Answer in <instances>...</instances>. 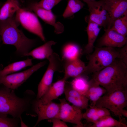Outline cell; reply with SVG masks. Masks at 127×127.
Segmentation results:
<instances>
[{"label": "cell", "mask_w": 127, "mask_h": 127, "mask_svg": "<svg viewBox=\"0 0 127 127\" xmlns=\"http://www.w3.org/2000/svg\"><path fill=\"white\" fill-rule=\"evenodd\" d=\"M63 60H69L79 58L81 53V49L77 44L69 43L66 44L62 50Z\"/></svg>", "instance_id": "23"}, {"label": "cell", "mask_w": 127, "mask_h": 127, "mask_svg": "<svg viewBox=\"0 0 127 127\" xmlns=\"http://www.w3.org/2000/svg\"><path fill=\"white\" fill-rule=\"evenodd\" d=\"M20 7L18 0H7L0 9V20L13 16Z\"/></svg>", "instance_id": "21"}, {"label": "cell", "mask_w": 127, "mask_h": 127, "mask_svg": "<svg viewBox=\"0 0 127 127\" xmlns=\"http://www.w3.org/2000/svg\"><path fill=\"white\" fill-rule=\"evenodd\" d=\"M62 0H41L37 3L38 6L48 10H51L55 6Z\"/></svg>", "instance_id": "30"}, {"label": "cell", "mask_w": 127, "mask_h": 127, "mask_svg": "<svg viewBox=\"0 0 127 127\" xmlns=\"http://www.w3.org/2000/svg\"><path fill=\"white\" fill-rule=\"evenodd\" d=\"M104 34L99 41V47L122 48L127 44L126 36L121 35L110 28L104 29Z\"/></svg>", "instance_id": "14"}, {"label": "cell", "mask_w": 127, "mask_h": 127, "mask_svg": "<svg viewBox=\"0 0 127 127\" xmlns=\"http://www.w3.org/2000/svg\"><path fill=\"white\" fill-rule=\"evenodd\" d=\"M33 12L20 7L16 12V19L25 29L45 41V39L41 25L37 16Z\"/></svg>", "instance_id": "8"}, {"label": "cell", "mask_w": 127, "mask_h": 127, "mask_svg": "<svg viewBox=\"0 0 127 127\" xmlns=\"http://www.w3.org/2000/svg\"><path fill=\"white\" fill-rule=\"evenodd\" d=\"M56 43L53 41H49L26 54L24 56H31L38 59H48L54 52L52 46Z\"/></svg>", "instance_id": "19"}, {"label": "cell", "mask_w": 127, "mask_h": 127, "mask_svg": "<svg viewBox=\"0 0 127 127\" xmlns=\"http://www.w3.org/2000/svg\"><path fill=\"white\" fill-rule=\"evenodd\" d=\"M85 3L87 1H95L96 0H82Z\"/></svg>", "instance_id": "34"}, {"label": "cell", "mask_w": 127, "mask_h": 127, "mask_svg": "<svg viewBox=\"0 0 127 127\" xmlns=\"http://www.w3.org/2000/svg\"><path fill=\"white\" fill-rule=\"evenodd\" d=\"M72 87L80 94L84 95L89 86V82L83 75L75 78L71 84Z\"/></svg>", "instance_id": "26"}, {"label": "cell", "mask_w": 127, "mask_h": 127, "mask_svg": "<svg viewBox=\"0 0 127 127\" xmlns=\"http://www.w3.org/2000/svg\"><path fill=\"white\" fill-rule=\"evenodd\" d=\"M48 121L53 123V127H67L68 126L64 122L57 118H53L48 119Z\"/></svg>", "instance_id": "31"}, {"label": "cell", "mask_w": 127, "mask_h": 127, "mask_svg": "<svg viewBox=\"0 0 127 127\" xmlns=\"http://www.w3.org/2000/svg\"><path fill=\"white\" fill-rule=\"evenodd\" d=\"M19 24L14 15L0 20V36L3 44L14 46L16 49V53L24 56L34 46L35 40L25 36L18 28Z\"/></svg>", "instance_id": "3"}, {"label": "cell", "mask_w": 127, "mask_h": 127, "mask_svg": "<svg viewBox=\"0 0 127 127\" xmlns=\"http://www.w3.org/2000/svg\"><path fill=\"white\" fill-rule=\"evenodd\" d=\"M8 115L0 113V127H17L20 118L8 117Z\"/></svg>", "instance_id": "29"}, {"label": "cell", "mask_w": 127, "mask_h": 127, "mask_svg": "<svg viewBox=\"0 0 127 127\" xmlns=\"http://www.w3.org/2000/svg\"><path fill=\"white\" fill-rule=\"evenodd\" d=\"M32 65V60L29 58L15 62L9 64L3 69L0 72V75L9 74Z\"/></svg>", "instance_id": "22"}, {"label": "cell", "mask_w": 127, "mask_h": 127, "mask_svg": "<svg viewBox=\"0 0 127 127\" xmlns=\"http://www.w3.org/2000/svg\"><path fill=\"white\" fill-rule=\"evenodd\" d=\"M89 15L86 18L87 21L92 22L104 29L108 27L110 22L109 15L104 8L101 0L87 1Z\"/></svg>", "instance_id": "10"}, {"label": "cell", "mask_w": 127, "mask_h": 127, "mask_svg": "<svg viewBox=\"0 0 127 127\" xmlns=\"http://www.w3.org/2000/svg\"><path fill=\"white\" fill-rule=\"evenodd\" d=\"M48 60V67L38 86L37 99L42 96L52 84L54 73L64 71V61L57 54L53 52Z\"/></svg>", "instance_id": "6"}, {"label": "cell", "mask_w": 127, "mask_h": 127, "mask_svg": "<svg viewBox=\"0 0 127 127\" xmlns=\"http://www.w3.org/2000/svg\"><path fill=\"white\" fill-rule=\"evenodd\" d=\"M119 58L126 65H127V44L122 47L119 50Z\"/></svg>", "instance_id": "32"}, {"label": "cell", "mask_w": 127, "mask_h": 127, "mask_svg": "<svg viewBox=\"0 0 127 127\" xmlns=\"http://www.w3.org/2000/svg\"><path fill=\"white\" fill-rule=\"evenodd\" d=\"M119 50L115 48L96 47L94 52L89 55L88 63L86 66L83 75L93 73L109 66L119 58Z\"/></svg>", "instance_id": "4"}, {"label": "cell", "mask_w": 127, "mask_h": 127, "mask_svg": "<svg viewBox=\"0 0 127 127\" xmlns=\"http://www.w3.org/2000/svg\"><path fill=\"white\" fill-rule=\"evenodd\" d=\"M58 99L60 102V107L58 118L65 122L75 124L77 127H83L84 125L81 121L83 114L81 110L69 104L65 99Z\"/></svg>", "instance_id": "11"}, {"label": "cell", "mask_w": 127, "mask_h": 127, "mask_svg": "<svg viewBox=\"0 0 127 127\" xmlns=\"http://www.w3.org/2000/svg\"><path fill=\"white\" fill-rule=\"evenodd\" d=\"M14 90L4 86L0 88V113L20 118L24 112L29 111L35 96L32 90H27L20 97L17 96Z\"/></svg>", "instance_id": "2"}, {"label": "cell", "mask_w": 127, "mask_h": 127, "mask_svg": "<svg viewBox=\"0 0 127 127\" xmlns=\"http://www.w3.org/2000/svg\"><path fill=\"white\" fill-rule=\"evenodd\" d=\"M90 127H127V124L118 121L110 115L103 117L92 124L88 126Z\"/></svg>", "instance_id": "24"}, {"label": "cell", "mask_w": 127, "mask_h": 127, "mask_svg": "<svg viewBox=\"0 0 127 127\" xmlns=\"http://www.w3.org/2000/svg\"><path fill=\"white\" fill-rule=\"evenodd\" d=\"M3 4V3L0 2V7L2 6Z\"/></svg>", "instance_id": "35"}, {"label": "cell", "mask_w": 127, "mask_h": 127, "mask_svg": "<svg viewBox=\"0 0 127 127\" xmlns=\"http://www.w3.org/2000/svg\"><path fill=\"white\" fill-rule=\"evenodd\" d=\"M66 80L63 78L52 83L44 95L39 99L43 104H47L57 99L64 92Z\"/></svg>", "instance_id": "17"}, {"label": "cell", "mask_w": 127, "mask_h": 127, "mask_svg": "<svg viewBox=\"0 0 127 127\" xmlns=\"http://www.w3.org/2000/svg\"><path fill=\"white\" fill-rule=\"evenodd\" d=\"M60 104L52 101L44 104L38 99H34L31 107L32 109L38 116L37 121L34 127L36 126L41 121L53 118H58L60 109Z\"/></svg>", "instance_id": "12"}, {"label": "cell", "mask_w": 127, "mask_h": 127, "mask_svg": "<svg viewBox=\"0 0 127 127\" xmlns=\"http://www.w3.org/2000/svg\"><path fill=\"white\" fill-rule=\"evenodd\" d=\"M95 106L90 107L86 109L85 112L83 114V119H85L88 123H94L100 118Z\"/></svg>", "instance_id": "28"}, {"label": "cell", "mask_w": 127, "mask_h": 127, "mask_svg": "<svg viewBox=\"0 0 127 127\" xmlns=\"http://www.w3.org/2000/svg\"><path fill=\"white\" fill-rule=\"evenodd\" d=\"M92 78L107 93L127 90V65L117 58L109 66L93 73Z\"/></svg>", "instance_id": "1"}, {"label": "cell", "mask_w": 127, "mask_h": 127, "mask_svg": "<svg viewBox=\"0 0 127 127\" xmlns=\"http://www.w3.org/2000/svg\"><path fill=\"white\" fill-rule=\"evenodd\" d=\"M39 0H26L22 1V7L28 10L34 12L46 23L52 26L55 32L57 34L62 33L64 31V26L60 22L56 21V17L51 10H48L40 7L37 5Z\"/></svg>", "instance_id": "7"}, {"label": "cell", "mask_w": 127, "mask_h": 127, "mask_svg": "<svg viewBox=\"0 0 127 127\" xmlns=\"http://www.w3.org/2000/svg\"><path fill=\"white\" fill-rule=\"evenodd\" d=\"M89 82V87L84 95L91 102L89 107H92L95 106L97 100L107 92L92 78Z\"/></svg>", "instance_id": "18"}, {"label": "cell", "mask_w": 127, "mask_h": 127, "mask_svg": "<svg viewBox=\"0 0 127 127\" xmlns=\"http://www.w3.org/2000/svg\"><path fill=\"white\" fill-rule=\"evenodd\" d=\"M87 23L86 32L88 36V42L85 47L83 52L90 54L93 52L94 44L100 32L101 28L95 23L90 21Z\"/></svg>", "instance_id": "20"}, {"label": "cell", "mask_w": 127, "mask_h": 127, "mask_svg": "<svg viewBox=\"0 0 127 127\" xmlns=\"http://www.w3.org/2000/svg\"><path fill=\"white\" fill-rule=\"evenodd\" d=\"M127 105V90H118L110 93H106L96 102L95 106L105 107L118 116L122 122L123 109Z\"/></svg>", "instance_id": "5"}, {"label": "cell", "mask_w": 127, "mask_h": 127, "mask_svg": "<svg viewBox=\"0 0 127 127\" xmlns=\"http://www.w3.org/2000/svg\"><path fill=\"white\" fill-rule=\"evenodd\" d=\"M1 40H2L1 38V36H0V42H1ZM2 69V67H1V66L0 65V71Z\"/></svg>", "instance_id": "33"}, {"label": "cell", "mask_w": 127, "mask_h": 127, "mask_svg": "<svg viewBox=\"0 0 127 127\" xmlns=\"http://www.w3.org/2000/svg\"><path fill=\"white\" fill-rule=\"evenodd\" d=\"M64 93L65 99L73 105L81 110L88 107L89 100L84 95H82L73 89L71 85L66 82Z\"/></svg>", "instance_id": "16"}, {"label": "cell", "mask_w": 127, "mask_h": 127, "mask_svg": "<svg viewBox=\"0 0 127 127\" xmlns=\"http://www.w3.org/2000/svg\"><path fill=\"white\" fill-rule=\"evenodd\" d=\"M63 60L64 72L63 78L65 80L70 77L75 78L83 75L86 66L79 58L71 60Z\"/></svg>", "instance_id": "15"}, {"label": "cell", "mask_w": 127, "mask_h": 127, "mask_svg": "<svg viewBox=\"0 0 127 127\" xmlns=\"http://www.w3.org/2000/svg\"><path fill=\"white\" fill-rule=\"evenodd\" d=\"M108 12L110 22L107 28L111 27L114 21L127 12V0H101Z\"/></svg>", "instance_id": "13"}, {"label": "cell", "mask_w": 127, "mask_h": 127, "mask_svg": "<svg viewBox=\"0 0 127 127\" xmlns=\"http://www.w3.org/2000/svg\"><path fill=\"white\" fill-rule=\"evenodd\" d=\"M110 28L121 35L126 36L127 34V12L116 19Z\"/></svg>", "instance_id": "27"}, {"label": "cell", "mask_w": 127, "mask_h": 127, "mask_svg": "<svg viewBox=\"0 0 127 127\" xmlns=\"http://www.w3.org/2000/svg\"><path fill=\"white\" fill-rule=\"evenodd\" d=\"M84 4L80 0H68L67 4L63 16L65 18H68L82 9Z\"/></svg>", "instance_id": "25"}, {"label": "cell", "mask_w": 127, "mask_h": 127, "mask_svg": "<svg viewBox=\"0 0 127 127\" xmlns=\"http://www.w3.org/2000/svg\"><path fill=\"white\" fill-rule=\"evenodd\" d=\"M46 61L40 62L30 68L20 72L0 75V84L12 89H17L31 75L46 64Z\"/></svg>", "instance_id": "9"}]
</instances>
